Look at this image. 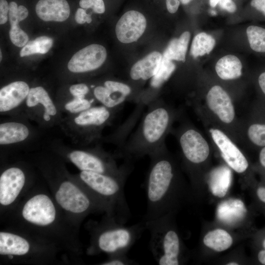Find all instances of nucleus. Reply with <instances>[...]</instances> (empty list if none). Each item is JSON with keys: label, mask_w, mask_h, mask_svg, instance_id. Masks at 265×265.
I'll return each instance as SVG.
<instances>
[{"label": "nucleus", "mask_w": 265, "mask_h": 265, "mask_svg": "<svg viewBox=\"0 0 265 265\" xmlns=\"http://www.w3.org/2000/svg\"><path fill=\"white\" fill-rule=\"evenodd\" d=\"M263 247H264V249H265V239L264 240V241L263 242Z\"/></svg>", "instance_id": "obj_52"}, {"label": "nucleus", "mask_w": 265, "mask_h": 265, "mask_svg": "<svg viewBox=\"0 0 265 265\" xmlns=\"http://www.w3.org/2000/svg\"><path fill=\"white\" fill-rule=\"evenodd\" d=\"M231 184V174L228 168L221 167L212 174L210 182L209 188L212 194L215 196H224Z\"/></svg>", "instance_id": "obj_25"}, {"label": "nucleus", "mask_w": 265, "mask_h": 265, "mask_svg": "<svg viewBox=\"0 0 265 265\" xmlns=\"http://www.w3.org/2000/svg\"><path fill=\"white\" fill-rule=\"evenodd\" d=\"M146 27V20L140 12L130 10L120 18L115 27L116 36L122 43H130L137 41Z\"/></svg>", "instance_id": "obj_18"}, {"label": "nucleus", "mask_w": 265, "mask_h": 265, "mask_svg": "<svg viewBox=\"0 0 265 265\" xmlns=\"http://www.w3.org/2000/svg\"><path fill=\"white\" fill-rule=\"evenodd\" d=\"M88 86L84 83H80L70 85L68 88L69 93L70 96L83 98L89 97L87 95L90 92Z\"/></svg>", "instance_id": "obj_35"}, {"label": "nucleus", "mask_w": 265, "mask_h": 265, "mask_svg": "<svg viewBox=\"0 0 265 265\" xmlns=\"http://www.w3.org/2000/svg\"><path fill=\"white\" fill-rule=\"evenodd\" d=\"M169 213L145 221L150 233L149 246L158 265H178L180 263L181 244L176 230L170 226Z\"/></svg>", "instance_id": "obj_12"}, {"label": "nucleus", "mask_w": 265, "mask_h": 265, "mask_svg": "<svg viewBox=\"0 0 265 265\" xmlns=\"http://www.w3.org/2000/svg\"><path fill=\"white\" fill-rule=\"evenodd\" d=\"M242 64L233 55H227L221 58L215 65V71L222 80H233L241 75Z\"/></svg>", "instance_id": "obj_24"}, {"label": "nucleus", "mask_w": 265, "mask_h": 265, "mask_svg": "<svg viewBox=\"0 0 265 265\" xmlns=\"http://www.w3.org/2000/svg\"><path fill=\"white\" fill-rule=\"evenodd\" d=\"M227 265H238V264H237V263H235V262H231V263H229L227 264Z\"/></svg>", "instance_id": "obj_51"}, {"label": "nucleus", "mask_w": 265, "mask_h": 265, "mask_svg": "<svg viewBox=\"0 0 265 265\" xmlns=\"http://www.w3.org/2000/svg\"><path fill=\"white\" fill-rule=\"evenodd\" d=\"M74 177L102 206L105 214L125 224L131 216L124 186L129 174L113 176L80 171Z\"/></svg>", "instance_id": "obj_7"}, {"label": "nucleus", "mask_w": 265, "mask_h": 265, "mask_svg": "<svg viewBox=\"0 0 265 265\" xmlns=\"http://www.w3.org/2000/svg\"><path fill=\"white\" fill-rule=\"evenodd\" d=\"M175 69V65L171 60L162 57L158 71L152 78L151 86L153 88L160 87L169 79Z\"/></svg>", "instance_id": "obj_31"}, {"label": "nucleus", "mask_w": 265, "mask_h": 265, "mask_svg": "<svg viewBox=\"0 0 265 265\" xmlns=\"http://www.w3.org/2000/svg\"><path fill=\"white\" fill-rule=\"evenodd\" d=\"M147 106L136 131L118 153L127 161L149 156L164 144L171 124L172 113L166 105L159 100H154Z\"/></svg>", "instance_id": "obj_4"}, {"label": "nucleus", "mask_w": 265, "mask_h": 265, "mask_svg": "<svg viewBox=\"0 0 265 265\" xmlns=\"http://www.w3.org/2000/svg\"><path fill=\"white\" fill-rule=\"evenodd\" d=\"M92 2V8L94 12L102 14L105 11V4L103 0H90Z\"/></svg>", "instance_id": "obj_41"}, {"label": "nucleus", "mask_w": 265, "mask_h": 265, "mask_svg": "<svg viewBox=\"0 0 265 265\" xmlns=\"http://www.w3.org/2000/svg\"><path fill=\"white\" fill-rule=\"evenodd\" d=\"M247 210L243 202L238 199H230L220 203L216 209L218 219L228 225L241 221L245 216Z\"/></svg>", "instance_id": "obj_21"}, {"label": "nucleus", "mask_w": 265, "mask_h": 265, "mask_svg": "<svg viewBox=\"0 0 265 265\" xmlns=\"http://www.w3.org/2000/svg\"><path fill=\"white\" fill-rule=\"evenodd\" d=\"M257 81L259 87L265 97V71L260 73L258 77Z\"/></svg>", "instance_id": "obj_43"}, {"label": "nucleus", "mask_w": 265, "mask_h": 265, "mask_svg": "<svg viewBox=\"0 0 265 265\" xmlns=\"http://www.w3.org/2000/svg\"><path fill=\"white\" fill-rule=\"evenodd\" d=\"M27 8L23 5H20L18 8L17 16L19 22L25 19L28 16Z\"/></svg>", "instance_id": "obj_44"}, {"label": "nucleus", "mask_w": 265, "mask_h": 265, "mask_svg": "<svg viewBox=\"0 0 265 265\" xmlns=\"http://www.w3.org/2000/svg\"><path fill=\"white\" fill-rule=\"evenodd\" d=\"M61 251L40 238L3 227L0 231V257L5 262L48 265L57 260Z\"/></svg>", "instance_id": "obj_6"}, {"label": "nucleus", "mask_w": 265, "mask_h": 265, "mask_svg": "<svg viewBox=\"0 0 265 265\" xmlns=\"http://www.w3.org/2000/svg\"><path fill=\"white\" fill-rule=\"evenodd\" d=\"M79 4L82 8L87 9L92 7V2L90 0H80Z\"/></svg>", "instance_id": "obj_46"}, {"label": "nucleus", "mask_w": 265, "mask_h": 265, "mask_svg": "<svg viewBox=\"0 0 265 265\" xmlns=\"http://www.w3.org/2000/svg\"><path fill=\"white\" fill-rule=\"evenodd\" d=\"M22 114L45 132L59 127L64 117L55 100L40 85L30 88Z\"/></svg>", "instance_id": "obj_13"}, {"label": "nucleus", "mask_w": 265, "mask_h": 265, "mask_svg": "<svg viewBox=\"0 0 265 265\" xmlns=\"http://www.w3.org/2000/svg\"><path fill=\"white\" fill-rule=\"evenodd\" d=\"M127 253H118L108 256L105 261L100 263L101 265H136V263L130 259Z\"/></svg>", "instance_id": "obj_34"}, {"label": "nucleus", "mask_w": 265, "mask_h": 265, "mask_svg": "<svg viewBox=\"0 0 265 265\" xmlns=\"http://www.w3.org/2000/svg\"><path fill=\"white\" fill-rule=\"evenodd\" d=\"M210 132L223 159L228 165L238 173L244 172L248 168V163L236 145L221 131L211 129Z\"/></svg>", "instance_id": "obj_17"}, {"label": "nucleus", "mask_w": 265, "mask_h": 265, "mask_svg": "<svg viewBox=\"0 0 265 265\" xmlns=\"http://www.w3.org/2000/svg\"><path fill=\"white\" fill-rule=\"evenodd\" d=\"M215 44L214 39L205 32L197 34L193 39L190 54L194 58L209 54Z\"/></svg>", "instance_id": "obj_28"}, {"label": "nucleus", "mask_w": 265, "mask_h": 265, "mask_svg": "<svg viewBox=\"0 0 265 265\" xmlns=\"http://www.w3.org/2000/svg\"><path fill=\"white\" fill-rule=\"evenodd\" d=\"M206 101L209 107L225 123H230L235 117V109L228 93L220 86L215 85L209 91Z\"/></svg>", "instance_id": "obj_19"}, {"label": "nucleus", "mask_w": 265, "mask_h": 265, "mask_svg": "<svg viewBox=\"0 0 265 265\" xmlns=\"http://www.w3.org/2000/svg\"><path fill=\"white\" fill-rule=\"evenodd\" d=\"M41 178L13 209L0 217L1 223L43 238L67 256L78 257L83 253L80 230L67 218Z\"/></svg>", "instance_id": "obj_1"}, {"label": "nucleus", "mask_w": 265, "mask_h": 265, "mask_svg": "<svg viewBox=\"0 0 265 265\" xmlns=\"http://www.w3.org/2000/svg\"><path fill=\"white\" fill-rule=\"evenodd\" d=\"M192 0H180V1L184 4H186L190 2Z\"/></svg>", "instance_id": "obj_50"}, {"label": "nucleus", "mask_w": 265, "mask_h": 265, "mask_svg": "<svg viewBox=\"0 0 265 265\" xmlns=\"http://www.w3.org/2000/svg\"><path fill=\"white\" fill-rule=\"evenodd\" d=\"M190 37V32L185 31L179 38L172 39L164 51L162 57L170 60L185 62Z\"/></svg>", "instance_id": "obj_26"}, {"label": "nucleus", "mask_w": 265, "mask_h": 265, "mask_svg": "<svg viewBox=\"0 0 265 265\" xmlns=\"http://www.w3.org/2000/svg\"><path fill=\"white\" fill-rule=\"evenodd\" d=\"M85 228L90 236L89 245L86 251L87 255L95 256L105 253L108 256L127 253L146 229L143 220L126 226L106 214L99 221H87Z\"/></svg>", "instance_id": "obj_5"}, {"label": "nucleus", "mask_w": 265, "mask_h": 265, "mask_svg": "<svg viewBox=\"0 0 265 265\" xmlns=\"http://www.w3.org/2000/svg\"><path fill=\"white\" fill-rule=\"evenodd\" d=\"M162 57L159 52L151 53L132 66L130 72L131 78L134 80H145L152 78L159 70Z\"/></svg>", "instance_id": "obj_22"}, {"label": "nucleus", "mask_w": 265, "mask_h": 265, "mask_svg": "<svg viewBox=\"0 0 265 265\" xmlns=\"http://www.w3.org/2000/svg\"><path fill=\"white\" fill-rule=\"evenodd\" d=\"M9 34L12 43L19 47L25 46L28 40V35L18 25L11 26Z\"/></svg>", "instance_id": "obj_33"}, {"label": "nucleus", "mask_w": 265, "mask_h": 265, "mask_svg": "<svg viewBox=\"0 0 265 265\" xmlns=\"http://www.w3.org/2000/svg\"><path fill=\"white\" fill-rule=\"evenodd\" d=\"M259 160L261 165L265 168V146L262 147L260 152Z\"/></svg>", "instance_id": "obj_47"}, {"label": "nucleus", "mask_w": 265, "mask_h": 265, "mask_svg": "<svg viewBox=\"0 0 265 265\" xmlns=\"http://www.w3.org/2000/svg\"><path fill=\"white\" fill-rule=\"evenodd\" d=\"M24 80H15L3 86L0 89V114L12 116L22 114L30 89Z\"/></svg>", "instance_id": "obj_14"}, {"label": "nucleus", "mask_w": 265, "mask_h": 265, "mask_svg": "<svg viewBox=\"0 0 265 265\" xmlns=\"http://www.w3.org/2000/svg\"><path fill=\"white\" fill-rule=\"evenodd\" d=\"M117 111L95 105L76 114L64 115L59 127L74 145L89 146L101 140L103 130L111 123Z\"/></svg>", "instance_id": "obj_10"}, {"label": "nucleus", "mask_w": 265, "mask_h": 265, "mask_svg": "<svg viewBox=\"0 0 265 265\" xmlns=\"http://www.w3.org/2000/svg\"><path fill=\"white\" fill-rule=\"evenodd\" d=\"M219 1V0H210V4L212 7H214L218 3Z\"/></svg>", "instance_id": "obj_49"}, {"label": "nucleus", "mask_w": 265, "mask_h": 265, "mask_svg": "<svg viewBox=\"0 0 265 265\" xmlns=\"http://www.w3.org/2000/svg\"><path fill=\"white\" fill-rule=\"evenodd\" d=\"M150 163L144 183L147 207L145 221L169 213L176 177L174 164L164 144L149 156Z\"/></svg>", "instance_id": "obj_3"}, {"label": "nucleus", "mask_w": 265, "mask_h": 265, "mask_svg": "<svg viewBox=\"0 0 265 265\" xmlns=\"http://www.w3.org/2000/svg\"><path fill=\"white\" fill-rule=\"evenodd\" d=\"M246 35L252 50L258 53H265V28L250 26L246 29Z\"/></svg>", "instance_id": "obj_30"}, {"label": "nucleus", "mask_w": 265, "mask_h": 265, "mask_svg": "<svg viewBox=\"0 0 265 265\" xmlns=\"http://www.w3.org/2000/svg\"><path fill=\"white\" fill-rule=\"evenodd\" d=\"M257 194L259 198L265 203V187H260L257 190Z\"/></svg>", "instance_id": "obj_45"}, {"label": "nucleus", "mask_w": 265, "mask_h": 265, "mask_svg": "<svg viewBox=\"0 0 265 265\" xmlns=\"http://www.w3.org/2000/svg\"><path fill=\"white\" fill-rule=\"evenodd\" d=\"M203 242L207 247L214 251L221 252L231 246L233 239L226 231L217 229L208 233L204 238Z\"/></svg>", "instance_id": "obj_27"}, {"label": "nucleus", "mask_w": 265, "mask_h": 265, "mask_svg": "<svg viewBox=\"0 0 265 265\" xmlns=\"http://www.w3.org/2000/svg\"><path fill=\"white\" fill-rule=\"evenodd\" d=\"M35 10L37 16L44 21L63 22L68 19L70 13L66 0H40Z\"/></svg>", "instance_id": "obj_20"}, {"label": "nucleus", "mask_w": 265, "mask_h": 265, "mask_svg": "<svg viewBox=\"0 0 265 265\" xmlns=\"http://www.w3.org/2000/svg\"><path fill=\"white\" fill-rule=\"evenodd\" d=\"M106 54V49L101 45H88L74 54L68 63V69L73 73L95 70L104 63Z\"/></svg>", "instance_id": "obj_15"}, {"label": "nucleus", "mask_w": 265, "mask_h": 265, "mask_svg": "<svg viewBox=\"0 0 265 265\" xmlns=\"http://www.w3.org/2000/svg\"><path fill=\"white\" fill-rule=\"evenodd\" d=\"M6 117L0 121V159L16 152L28 153L42 148L46 132L33 125L23 114Z\"/></svg>", "instance_id": "obj_11"}, {"label": "nucleus", "mask_w": 265, "mask_h": 265, "mask_svg": "<svg viewBox=\"0 0 265 265\" xmlns=\"http://www.w3.org/2000/svg\"><path fill=\"white\" fill-rule=\"evenodd\" d=\"M36 167L54 200L71 223L79 230L89 214L104 213L102 206L68 170L66 162L42 146L26 153Z\"/></svg>", "instance_id": "obj_2"}, {"label": "nucleus", "mask_w": 265, "mask_h": 265, "mask_svg": "<svg viewBox=\"0 0 265 265\" xmlns=\"http://www.w3.org/2000/svg\"><path fill=\"white\" fill-rule=\"evenodd\" d=\"M80 146L65 144L59 138L46 139L43 146L61 158L66 162L74 165L80 171L93 172L113 176L130 174V162L118 166L115 156L100 145Z\"/></svg>", "instance_id": "obj_8"}, {"label": "nucleus", "mask_w": 265, "mask_h": 265, "mask_svg": "<svg viewBox=\"0 0 265 265\" xmlns=\"http://www.w3.org/2000/svg\"><path fill=\"white\" fill-rule=\"evenodd\" d=\"M250 5L265 18V0H251Z\"/></svg>", "instance_id": "obj_39"}, {"label": "nucleus", "mask_w": 265, "mask_h": 265, "mask_svg": "<svg viewBox=\"0 0 265 265\" xmlns=\"http://www.w3.org/2000/svg\"><path fill=\"white\" fill-rule=\"evenodd\" d=\"M166 7L170 13H175L178 10L180 5L178 0H166Z\"/></svg>", "instance_id": "obj_42"}, {"label": "nucleus", "mask_w": 265, "mask_h": 265, "mask_svg": "<svg viewBox=\"0 0 265 265\" xmlns=\"http://www.w3.org/2000/svg\"><path fill=\"white\" fill-rule=\"evenodd\" d=\"M9 5L6 0H0V24H4L8 20Z\"/></svg>", "instance_id": "obj_38"}, {"label": "nucleus", "mask_w": 265, "mask_h": 265, "mask_svg": "<svg viewBox=\"0 0 265 265\" xmlns=\"http://www.w3.org/2000/svg\"><path fill=\"white\" fill-rule=\"evenodd\" d=\"M248 137L255 145L265 146V123L256 122L252 124L247 130Z\"/></svg>", "instance_id": "obj_32"}, {"label": "nucleus", "mask_w": 265, "mask_h": 265, "mask_svg": "<svg viewBox=\"0 0 265 265\" xmlns=\"http://www.w3.org/2000/svg\"><path fill=\"white\" fill-rule=\"evenodd\" d=\"M218 3L221 8L230 13L236 11V5L232 0H219Z\"/></svg>", "instance_id": "obj_40"}, {"label": "nucleus", "mask_w": 265, "mask_h": 265, "mask_svg": "<svg viewBox=\"0 0 265 265\" xmlns=\"http://www.w3.org/2000/svg\"><path fill=\"white\" fill-rule=\"evenodd\" d=\"M18 8L17 3L14 1H11L9 4L8 16L9 23L11 26L17 25L20 22L18 16Z\"/></svg>", "instance_id": "obj_36"}, {"label": "nucleus", "mask_w": 265, "mask_h": 265, "mask_svg": "<svg viewBox=\"0 0 265 265\" xmlns=\"http://www.w3.org/2000/svg\"><path fill=\"white\" fill-rule=\"evenodd\" d=\"M55 100L59 110L66 115L79 113L96 105L94 98L70 96Z\"/></svg>", "instance_id": "obj_23"}, {"label": "nucleus", "mask_w": 265, "mask_h": 265, "mask_svg": "<svg viewBox=\"0 0 265 265\" xmlns=\"http://www.w3.org/2000/svg\"><path fill=\"white\" fill-rule=\"evenodd\" d=\"M258 257L260 262L265 265V249L259 252Z\"/></svg>", "instance_id": "obj_48"}, {"label": "nucleus", "mask_w": 265, "mask_h": 265, "mask_svg": "<svg viewBox=\"0 0 265 265\" xmlns=\"http://www.w3.org/2000/svg\"><path fill=\"white\" fill-rule=\"evenodd\" d=\"M40 177L34 165L26 158L0 160V217L17 205Z\"/></svg>", "instance_id": "obj_9"}, {"label": "nucleus", "mask_w": 265, "mask_h": 265, "mask_svg": "<svg viewBox=\"0 0 265 265\" xmlns=\"http://www.w3.org/2000/svg\"><path fill=\"white\" fill-rule=\"evenodd\" d=\"M1 54H2V53H1V52L0 51V61L1 60V59H2V55H1Z\"/></svg>", "instance_id": "obj_53"}, {"label": "nucleus", "mask_w": 265, "mask_h": 265, "mask_svg": "<svg viewBox=\"0 0 265 265\" xmlns=\"http://www.w3.org/2000/svg\"><path fill=\"white\" fill-rule=\"evenodd\" d=\"M75 20L79 24H83L85 22L90 23L92 18L90 15L86 13L82 8H78L75 14Z\"/></svg>", "instance_id": "obj_37"}, {"label": "nucleus", "mask_w": 265, "mask_h": 265, "mask_svg": "<svg viewBox=\"0 0 265 265\" xmlns=\"http://www.w3.org/2000/svg\"><path fill=\"white\" fill-rule=\"evenodd\" d=\"M53 39L47 36H43L29 41L23 47L20 51V56L24 57L33 54H44L52 48Z\"/></svg>", "instance_id": "obj_29"}, {"label": "nucleus", "mask_w": 265, "mask_h": 265, "mask_svg": "<svg viewBox=\"0 0 265 265\" xmlns=\"http://www.w3.org/2000/svg\"><path fill=\"white\" fill-rule=\"evenodd\" d=\"M180 145L184 157L192 164H198L208 158L210 149L202 135L193 129L182 132L179 137Z\"/></svg>", "instance_id": "obj_16"}]
</instances>
